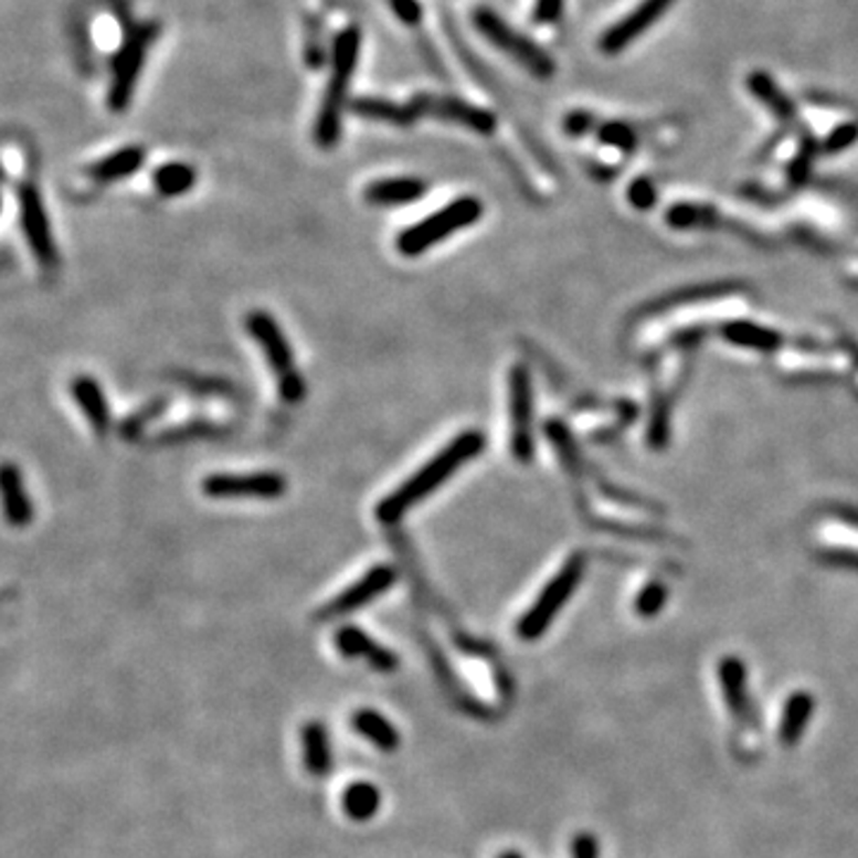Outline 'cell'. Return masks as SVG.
<instances>
[{"label":"cell","mask_w":858,"mask_h":858,"mask_svg":"<svg viewBox=\"0 0 858 858\" xmlns=\"http://www.w3.org/2000/svg\"><path fill=\"white\" fill-rule=\"evenodd\" d=\"M195 168L187 162H165L156 170L153 182L162 195H184L195 184Z\"/></svg>","instance_id":"cell-27"},{"label":"cell","mask_w":858,"mask_h":858,"mask_svg":"<svg viewBox=\"0 0 858 858\" xmlns=\"http://www.w3.org/2000/svg\"><path fill=\"white\" fill-rule=\"evenodd\" d=\"M156 34H158L156 24H137L123 41V46H119L113 63V80L108 88L110 110L123 113L129 105L134 88H137V82H139V74L146 65V53L150 46H153Z\"/></svg>","instance_id":"cell-8"},{"label":"cell","mask_w":858,"mask_h":858,"mask_svg":"<svg viewBox=\"0 0 858 858\" xmlns=\"http://www.w3.org/2000/svg\"><path fill=\"white\" fill-rule=\"evenodd\" d=\"M382 806V794L380 790L372 785V782L358 780L351 782L349 787L341 794V808L346 816L356 823H366L370 818L378 816V811Z\"/></svg>","instance_id":"cell-24"},{"label":"cell","mask_w":858,"mask_h":858,"mask_svg":"<svg viewBox=\"0 0 858 858\" xmlns=\"http://www.w3.org/2000/svg\"><path fill=\"white\" fill-rule=\"evenodd\" d=\"M818 703L808 689H792L780 699L773 720V737L780 749H796L811 730Z\"/></svg>","instance_id":"cell-12"},{"label":"cell","mask_w":858,"mask_h":858,"mask_svg":"<svg viewBox=\"0 0 858 858\" xmlns=\"http://www.w3.org/2000/svg\"><path fill=\"white\" fill-rule=\"evenodd\" d=\"M666 590L660 584H649L644 586L642 594L635 599V611L637 615H642V618H654V615L664 608L666 604Z\"/></svg>","instance_id":"cell-28"},{"label":"cell","mask_w":858,"mask_h":858,"mask_svg":"<svg viewBox=\"0 0 858 858\" xmlns=\"http://www.w3.org/2000/svg\"><path fill=\"white\" fill-rule=\"evenodd\" d=\"M246 329L251 332V337L258 341L269 368H273V372L277 374L282 401L298 403L306 396V382L296 370L289 339L284 337L277 320L265 310H253L246 318Z\"/></svg>","instance_id":"cell-6"},{"label":"cell","mask_w":858,"mask_h":858,"mask_svg":"<svg viewBox=\"0 0 858 858\" xmlns=\"http://www.w3.org/2000/svg\"><path fill=\"white\" fill-rule=\"evenodd\" d=\"M473 24L477 32L485 36L491 46L504 51L510 60H516L527 72H532L537 80H549L555 72V63L544 49H539L525 34L516 32L501 14H496L489 8H477L473 12Z\"/></svg>","instance_id":"cell-7"},{"label":"cell","mask_w":858,"mask_h":858,"mask_svg":"<svg viewBox=\"0 0 858 858\" xmlns=\"http://www.w3.org/2000/svg\"><path fill=\"white\" fill-rule=\"evenodd\" d=\"M351 725L356 734L363 737V740H368L374 749L382 751V754H394L401 746V732L396 730L394 722L380 711L360 709L351 716Z\"/></svg>","instance_id":"cell-20"},{"label":"cell","mask_w":858,"mask_h":858,"mask_svg":"<svg viewBox=\"0 0 858 858\" xmlns=\"http://www.w3.org/2000/svg\"><path fill=\"white\" fill-rule=\"evenodd\" d=\"M563 6H565V0H534L532 14L539 24H553V22L561 20Z\"/></svg>","instance_id":"cell-31"},{"label":"cell","mask_w":858,"mask_h":858,"mask_svg":"<svg viewBox=\"0 0 858 858\" xmlns=\"http://www.w3.org/2000/svg\"><path fill=\"white\" fill-rule=\"evenodd\" d=\"M427 182L417 177H386L374 179L363 191L370 205H409L423 199Z\"/></svg>","instance_id":"cell-17"},{"label":"cell","mask_w":858,"mask_h":858,"mask_svg":"<svg viewBox=\"0 0 858 858\" xmlns=\"http://www.w3.org/2000/svg\"><path fill=\"white\" fill-rule=\"evenodd\" d=\"M0 487H3V504H6V518L12 527H27L34 518L32 501L24 487L22 473L14 468L12 463H6L3 475H0Z\"/></svg>","instance_id":"cell-21"},{"label":"cell","mask_w":858,"mask_h":858,"mask_svg":"<svg viewBox=\"0 0 858 858\" xmlns=\"http://www.w3.org/2000/svg\"><path fill=\"white\" fill-rule=\"evenodd\" d=\"M201 489L208 499L236 501V499H261L273 501L289 489V481L282 473L258 470V473H215L201 481Z\"/></svg>","instance_id":"cell-9"},{"label":"cell","mask_w":858,"mask_h":858,"mask_svg":"<svg viewBox=\"0 0 858 858\" xmlns=\"http://www.w3.org/2000/svg\"><path fill=\"white\" fill-rule=\"evenodd\" d=\"M335 644L343 658H366L368 666L378 672H394L399 668V656L386 649V646L374 642L368 632L356 625L339 627Z\"/></svg>","instance_id":"cell-16"},{"label":"cell","mask_w":858,"mask_h":858,"mask_svg":"<svg viewBox=\"0 0 858 858\" xmlns=\"http://www.w3.org/2000/svg\"><path fill=\"white\" fill-rule=\"evenodd\" d=\"M20 210H22V230H24L29 248H32V253H34V258L43 267H53L57 261L55 241L51 234L46 205H43L41 193L34 184L20 187Z\"/></svg>","instance_id":"cell-14"},{"label":"cell","mask_w":858,"mask_h":858,"mask_svg":"<svg viewBox=\"0 0 858 858\" xmlns=\"http://www.w3.org/2000/svg\"><path fill=\"white\" fill-rule=\"evenodd\" d=\"M391 8H394L399 18L409 24H415L420 20V14H423L417 0H391Z\"/></svg>","instance_id":"cell-34"},{"label":"cell","mask_w":858,"mask_h":858,"mask_svg":"<svg viewBox=\"0 0 858 858\" xmlns=\"http://www.w3.org/2000/svg\"><path fill=\"white\" fill-rule=\"evenodd\" d=\"M599 139L604 144H611L615 148H623V150H629L635 148V131H632L627 125L623 123H611V125H604L599 129Z\"/></svg>","instance_id":"cell-30"},{"label":"cell","mask_w":858,"mask_h":858,"mask_svg":"<svg viewBox=\"0 0 858 858\" xmlns=\"http://www.w3.org/2000/svg\"><path fill=\"white\" fill-rule=\"evenodd\" d=\"M417 117H434V119H444V123H454L460 127H468L477 134H491L496 129V117L479 108V105H473L463 98L454 96H430L423 94L411 100Z\"/></svg>","instance_id":"cell-13"},{"label":"cell","mask_w":858,"mask_h":858,"mask_svg":"<svg viewBox=\"0 0 858 858\" xmlns=\"http://www.w3.org/2000/svg\"><path fill=\"white\" fill-rule=\"evenodd\" d=\"M146 160V150L141 146H127L119 148L115 153L100 158L88 168V177H94L96 182H117L137 172Z\"/></svg>","instance_id":"cell-22"},{"label":"cell","mask_w":858,"mask_h":858,"mask_svg":"<svg viewBox=\"0 0 858 858\" xmlns=\"http://www.w3.org/2000/svg\"><path fill=\"white\" fill-rule=\"evenodd\" d=\"M300 754H304V765L313 777H325L332 773V742H329V732L320 720H310L300 728Z\"/></svg>","instance_id":"cell-18"},{"label":"cell","mask_w":858,"mask_h":858,"mask_svg":"<svg viewBox=\"0 0 858 858\" xmlns=\"http://www.w3.org/2000/svg\"><path fill=\"white\" fill-rule=\"evenodd\" d=\"M70 394L74 403L80 405L84 417L88 420V425L94 427V432L103 434L110 427V409H108V399L103 394V386L98 380L88 378V374H80V378H72L70 382Z\"/></svg>","instance_id":"cell-19"},{"label":"cell","mask_w":858,"mask_h":858,"mask_svg":"<svg viewBox=\"0 0 858 858\" xmlns=\"http://www.w3.org/2000/svg\"><path fill=\"white\" fill-rule=\"evenodd\" d=\"M713 685L732 756L742 763H754L763 751L765 728L744 660L732 654L720 656L713 668Z\"/></svg>","instance_id":"cell-1"},{"label":"cell","mask_w":858,"mask_h":858,"mask_svg":"<svg viewBox=\"0 0 858 858\" xmlns=\"http://www.w3.org/2000/svg\"><path fill=\"white\" fill-rule=\"evenodd\" d=\"M629 201L635 203L637 208H649L656 201V191H654L652 182H646V179H637V182L632 184V189H629Z\"/></svg>","instance_id":"cell-33"},{"label":"cell","mask_w":858,"mask_h":858,"mask_svg":"<svg viewBox=\"0 0 858 858\" xmlns=\"http://www.w3.org/2000/svg\"><path fill=\"white\" fill-rule=\"evenodd\" d=\"M675 0H642L635 12H629L618 24L611 27L608 32L601 36V51L604 53H618L627 49L632 41L639 39L646 29L654 27L656 20L664 14Z\"/></svg>","instance_id":"cell-15"},{"label":"cell","mask_w":858,"mask_h":858,"mask_svg":"<svg viewBox=\"0 0 858 858\" xmlns=\"http://www.w3.org/2000/svg\"><path fill=\"white\" fill-rule=\"evenodd\" d=\"M396 584V568L378 563L372 565L363 578H358L353 584L346 586L343 592H339L329 604H325L318 613L320 621H337L343 618V615H351L358 608H363L372 604L374 599L384 596L391 586Z\"/></svg>","instance_id":"cell-11"},{"label":"cell","mask_w":858,"mask_h":858,"mask_svg":"<svg viewBox=\"0 0 858 858\" xmlns=\"http://www.w3.org/2000/svg\"><path fill=\"white\" fill-rule=\"evenodd\" d=\"M722 335H725V339H730L734 346L754 349V351H773L780 343L777 332H773V329L767 327H759L754 322H734L722 329Z\"/></svg>","instance_id":"cell-26"},{"label":"cell","mask_w":858,"mask_h":858,"mask_svg":"<svg viewBox=\"0 0 858 858\" xmlns=\"http://www.w3.org/2000/svg\"><path fill=\"white\" fill-rule=\"evenodd\" d=\"M590 127H592V115L586 113H570L565 119V129L570 134H575V137H580V134H584Z\"/></svg>","instance_id":"cell-35"},{"label":"cell","mask_w":858,"mask_h":858,"mask_svg":"<svg viewBox=\"0 0 858 858\" xmlns=\"http://www.w3.org/2000/svg\"><path fill=\"white\" fill-rule=\"evenodd\" d=\"M568 858H601V847L594 833L580 830L568 841Z\"/></svg>","instance_id":"cell-29"},{"label":"cell","mask_w":858,"mask_h":858,"mask_svg":"<svg viewBox=\"0 0 858 858\" xmlns=\"http://www.w3.org/2000/svg\"><path fill=\"white\" fill-rule=\"evenodd\" d=\"M858 139V125H845L830 134V139L825 141L827 153H837V150H845Z\"/></svg>","instance_id":"cell-32"},{"label":"cell","mask_w":858,"mask_h":858,"mask_svg":"<svg viewBox=\"0 0 858 858\" xmlns=\"http://www.w3.org/2000/svg\"><path fill=\"white\" fill-rule=\"evenodd\" d=\"M487 446V436L479 430H465L458 436H454L439 454H434L423 468L415 470L409 479L391 491L386 499H382L374 508V516L382 525H394L405 518V513L420 501H425L427 496L446 485L448 477L458 473L465 463L477 458Z\"/></svg>","instance_id":"cell-2"},{"label":"cell","mask_w":858,"mask_h":858,"mask_svg":"<svg viewBox=\"0 0 858 858\" xmlns=\"http://www.w3.org/2000/svg\"><path fill=\"white\" fill-rule=\"evenodd\" d=\"M351 110L358 117L374 119V123L396 125V127H405L417 119L413 103L401 105V103L389 100V98H358L351 103Z\"/></svg>","instance_id":"cell-23"},{"label":"cell","mask_w":858,"mask_h":858,"mask_svg":"<svg viewBox=\"0 0 858 858\" xmlns=\"http://www.w3.org/2000/svg\"><path fill=\"white\" fill-rule=\"evenodd\" d=\"M360 53V32L358 27H346L335 39L332 49V77H329L327 92L320 105L318 119H315L313 137L320 148H329L339 141L341 134V113L349 100V88Z\"/></svg>","instance_id":"cell-3"},{"label":"cell","mask_w":858,"mask_h":858,"mask_svg":"<svg viewBox=\"0 0 858 858\" xmlns=\"http://www.w3.org/2000/svg\"><path fill=\"white\" fill-rule=\"evenodd\" d=\"M481 210L485 208H481V201L475 199V195H460V199L451 201L442 210H436V213L403 230L396 236V251L405 258L423 255L434 244H442L448 236L475 224L481 218Z\"/></svg>","instance_id":"cell-4"},{"label":"cell","mask_w":858,"mask_h":858,"mask_svg":"<svg viewBox=\"0 0 858 858\" xmlns=\"http://www.w3.org/2000/svg\"><path fill=\"white\" fill-rule=\"evenodd\" d=\"M582 575H584V555L580 553L570 555V559L563 563V568L555 572V578H551L544 584V590L539 592L534 604L520 615V621L516 625V635L522 642H537L541 635H544V632L551 627V623L559 618V613L572 599V594H575V590L582 582Z\"/></svg>","instance_id":"cell-5"},{"label":"cell","mask_w":858,"mask_h":858,"mask_svg":"<svg viewBox=\"0 0 858 858\" xmlns=\"http://www.w3.org/2000/svg\"><path fill=\"white\" fill-rule=\"evenodd\" d=\"M749 88H751V94H754L763 105H767V110H771L777 119H782V123H792L794 105L785 94L780 92L777 84L771 80V74L754 72L749 77Z\"/></svg>","instance_id":"cell-25"},{"label":"cell","mask_w":858,"mask_h":858,"mask_svg":"<svg viewBox=\"0 0 858 858\" xmlns=\"http://www.w3.org/2000/svg\"><path fill=\"white\" fill-rule=\"evenodd\" d=\"M499 858H525V856L520 851H516V849H508V851H501Z\"/></svg>","instance_id":"cell-36"},{"label":"cell","mask_w":858,"mask_h":858,"mask_svg":"<svg viewBox=\"0 0 858 858\" xmlns=\"http://www.w3.org/2000/svg\"><path fill=\"white\" fill-rule=\"evenodd\" d=\"M508 413H510V451L520 463H530L534 454L532 439V382L525 366H513L508 374Z\"/></svg>","instance_id":"cell-10"}]
</instances>
